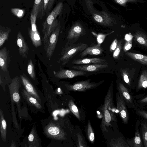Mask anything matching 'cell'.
<instances>
[{
	"label": "cell",
	"instance_id": "11",
	"mask_svg": "<svg viewBox=\"0 0 147 147\" xmlns=\"http://www.w3.org/2000/svg\"><path fill=\"white\" fill-rule=\"evenodd\" d=\"M107 64H94L90 65H76L72 68L76 70L88 72H94L107 68Z\"/></svg>",
	"mask_w": 147,
	"mask_h": 147
},
{
	"label": "cell",
	"instance_id": "2",
	"mask_svg": "<svg viewBox=\"0 0 147 147\" xmlns=\"http://www.w3.org/2000/svg\"><path fill=\"white\" fill-rule=\"evenodd\" d=\"M63 5L61 2H59L48 15L42 24V32L43 34L42 41L45 44L52 32L59 24L56 17L61 13Z\"/></svg>",
	"mask_w": 147,
	"mask_h": 147
},
{
	"label": "cell",
	"instance_id": "27",
	"mask_svg": "<svg viewBox=\"0 0 147 147\" xmlns=\"http://www.w3.org/2000/svg\"><path fill=\"white\" fill-rule=\"evenodd\" d=\"M135 40L139 44L147 47V35L143 32H137L134 35Z\"/></svg>",
	"mask_w": 147,
	"mask_h": 147
},
{
	"label": "cell",
	"instance_id": "37",
	"mask_svg": "<svg viewBox=\"0 0 147 147\" xmlns=\"http://www.w3.org/2000/svg\"><path fill=\"white\" fill-rule=\"evenodd\" d=\"M136 101L138 106L141 108L147 105V95Z\"/></svg>",
	"mask_w": 147,
	"mask_h": 147
},
{
	"label": "cell",
	"instance_id": "41",
	"mask_svg": "<svg viewBox=\"0 0 147 147\" xmlns=\"http://www.w3.org/2000/svg\"><path fill=\"white\" fill-rule=\"evenodd\" d=\"M131 41L127 42L124 47V50L125 51H127L130 49L131 47Z\"/></svg>",
	"mask_w": 147,
	"mask_h": 147
},
{
	"label": "cell",
	"instance_id": "43",
	"mask_svg": "<svg viewBox=\"0 0 147 147\" xmlns=\"http://www.w3.org/2000/svg\"><path fill=\"white\" fill-rule=\"evenodd\" d=\"M118 3L120 4H123L125 3L126 1V0H115Z\"/></svg>",
	"mask_w": 147,
	"mask_h": 147
},
{
	"label": "cell",
	"instance_id": "12",
	"mask_svg": "<svg viewBox=\"0 0 147 147\" xmlns=\"http://www.w3.org/2000/svg\"><path fill=\"white\" fill-rule=\"evenodd\" d=\"M83 29L78 23L74 25L70 28L67 38L69 42L74 41L80 37L84 33Z\"/></svg>",
	"mask_w": 147,
	"mask_h": 147
},
{
	"label": "cell",
	"instance_id": "20",
	"mask_svg": "<svg viewBox=\"0 0 147 147\" xmlns=\"http://www.w3.org/2000/svg\"><path fill=\"white\" fill-rule=\"evenodd\" d=\"M147 88V70H144L142 72L136 88V92L142 89Z\"/></svg>",
	"mask_w": 147,
	"mask_h": 147
},
{
	"label": "cell",
	"instance_id": "15",
	"mask_svg": "<svg viewBox=\"0 0 147 147\" xmlns=\"http://www.w3.org/2000/svg\"><path fill=\"white\" fill-rule=\"evenodd\" d=\"M44 0H34L30 16L36 19L37 18L42 19L43 17Z\"/></svg>",
	"mask_w": 147,
	"mask_h": 147
},
{
	"label": "cell",
	"instance_id": "33",
	"mask_svg": "<svg viewBox=\"0 0 147 147\" xmlns=\"http://www.w3.org/2000/svg\"><path fill=\"white\" fill-rule=\"evenodd\" d=\"M134 110L137 115L147 121V111L139 107L136 109Z\"/></svg>",
	"mask_w": 147,
	"mask_h": 147
},
{
	"label": "cell",
	"instance_id": "4",
	"mask_svg": "<svg viewBox=\"0 0 147 147\" xmlns=\"http://www.w3.org/2000/svg\"><path fill=\"white\" fill-rule=\"evenodd\" d=\"M118 92L125 102L127 107L134 110L138 108L137 101L131 94V91L122 83L119 82L117 85Z\"/></svg>",
	"mask_w": 147,
	"mask_h": 147
},
{
	"label": "cell",
	"instance_id": "25",
	"mask_svg": "<svg viewBox=\"0 0 147 147\" xmlns=\"http://www.w3.org/2000/svg\"><path fill=\"white\" fill-rule=\"evenodd\" d=\"M140 132L144 146L147 147V121L142 119L140 121Z\"/></svg>",
	"mask_w": 147,
	"mask_h": 147
},
{
	"label": "cell",
	"instance_id": "35",
	"mask_svg": "<svg viewBox=\"0 0 147 147\" xmlns=\"http://www.w3.org/2000/svg\"><path fill=\"white\" fill-rule=\"evenodd\" d=\"M77 136L78 143L77 146L78 147H86V144L81 135L79 133H78L77 134Z\"/></svg>",
	"mask_w": 147,
	"mask_h": 147
},
{
	"label": "cell",
	"instance_id": "7",
	"mask_svg": "<svg viewBox=\"0 0 147 147\" xmlns=\"http://www.w3.org/2000/svg\"><path fill=\"white\" fill-rule=\"evenodd\" d=\"M117 107L122 122L125 124H127L129 119V114L126 105L118 92L116 96Z\"/></svg>",
	"mask_w": 147,
	"mask_h": 147
},
{
	"label": "cell",
	"instance_id": "22",
	"mask_svg": "<svg viewBox=\"0 0 147 147\" xmlns=\"http://www.w3.org/2000/svg\"><path fill=\"white\" fill-rule=\"evenodd\" d=\"M29 34L34 46L37 48L42 45V42L40 34L37 30L34 31L31 28L28 29Z\"/></svg>",
	"mask_w": 147,
	"mask_h": 147
},
{
	"label": "cell",
	"instance_id": "10",
	"mask_svg": "<svg viewBox=\"0 0 147 147\" xmlns=\"http://www.w3.org/2000/svg\"><path fill=\"white\" fill-rule=\"evenodd\" d=\"M46 133L51 137L59 140H65L66 134L60 127L54 125H50L46 128Z\"/></svg>",
	"mask_w": 147,
	"mask_h": 147
},
{
	"label": "cell",
	"instance_id": "26",
	"mask_svg": "<svg viewBox=\"0 0 147 147\" xmlns=\"http://www.w3.org/2000/svg\"><path fill=\"white\" fill-rule=\"evenodd\" d=\"M110 146L112 147H130L126 140L122 137L116 138L111 140Z\"/></svg>",
	"mask_w": 147,
	"mask_h": 147
},
{
	"label": "cell",
	"instance_id": "8",
	"mask_svg": "<svg viewBox=\"0 0 147 147\" xmlns=\"http://www.w3.org/2000/svg\"><path fill=\"white\" fill-rule=\"evenodd\" d=\"M86 73L80 70L61 69L55 72L54 75L56 77L61 79L71 78L76 76L85 75Z\"/></svg>",
	"mask_w": 147,
	"mask_h": 147
},
{
	"label": "cell",
	"instance_id": "21",
	"mask_svg": "<svg viewBox=\"0 0 147 147\" xmlns=\"http://www.w3.org/2000/svg\"><path fill=\"white\" fill-rule=\"evenodd\" d=\"M8 52L7 48L4 47L0 50V66L1 70L3 71L7 70V61Z\"/></svg>",
	"mask_w": 147,
	"mask_h": 147
},
{
	"label": "cell",
	"instance_id": "13",
	"mask_svg": "<svg viewBox=\"0 0 147 147\" xmlns=\"http://www.w3.org/2000/svg\"><path fill=\"white\" fill-rule=\"evenodd\" d=\"M20 78L18 76L14 77L9 86L10 92L12 94V98L15 102H18L20 99L19 89L20 84Z\"/></svg>",
	"mask_w": 147,
	"mask_h": 147
},
{
	"label": "cell",
	"instance_id": "28",
	"mask_svg": "<svg viewBox=\"0 0 147 147\" xmlns=\"http://www.w3.org/2000/svg\"><path fill=\"white\" fill-rule=\"evenodd\" d=\"M0 132L2 140L5 142L6 139L7 124L3 117V111L1 109H0Z\"/></svg>",
	"mask_w": 147,
	"mask_h": 147
},
{
	"label": "cell",
	"instance_id": "36",
	"mask_svg": "<svg viewBox=\"0 0 147 147\" xmlns=\"http://www.w3.org/2000/svg\"><path fill=\"white\" fill-rule=\"evenodd\" d=\"M122 47V43L121 41L118 42L117 47L114 51L113 54V56L115 59H117L119 56Z\"/></svg>",
	"mask_w": 147,
	"mask_h": 147
},
{
	"label": "cell",
	"instance_id": "31",
	"mask_svg": "<svg viewBox=\"0 0 147 147\" xmlns=\"http://www.w3.org/2000/svg\"><path fill=\"white\" fill-rule=\"evenodd\" d=\"M10 30L7 31L2 30L1 29L0 30V47H1L5 43V41L8 38Z\"/></svg>",
	"mask_w": 147,
	"mask_h": 147
},
{
	"label": "cell",
	"instance_id": "16",
	"mask_svg": "<svg viewBox=\"0 0 147 147\" xmlns=\"http://www.w3.org/2000/svg\"><path fill=\"white\" fill-rule=\"evenodd\" d=\"M17 44L19 47L20 55L23 57L27 58V55L28 53L29 49L24 37L20 32L17 34Z\"/></svg>",
	"mask_w": 147,
	"mask_h": 147
},
{
	"label": "cell",
	"instance_id": "30",
	"mask_svg": "<svg viewBox=\"0 0 147 147\" xmlns=\"http://www.w3.org/2000/svg\"><path fill=\"white\" fill-rule=\"evenodd\" d=\"M87 133L88 140L91 143H93L95 140V136L94 131L90 120L88 121L87 123Z\"/></svg>",
	"mask_w": 147,
	"mask_h": 147
},
{
	"label": "cell",
	"instance_id": "9",
	"mask_svg": "<svg viewBox=\"0 0 147 147\" xmlns=\"http://www.w3.org/2000/svg\"><path fill=\"white\" fill-rule=\"evenodd\" d=\"M140 125L139 120H137L135 127V132L134 136L129 139L127 138L126 139L127 144L130 147H143V144L139 127Z\"/></svg>",
	"mask_w": 147,
	"mask_h": 147
},
{
	"label": "cell",
	"instance_id": "3",
	"mask_svg": "<svg viewBox=\"0 0 147 147\" xmlns=\"http://www.w3.org/2000/svg\"><path fill=\"white\" fill-rule=\"evenodd\" d=\"M87 47V44L83 43L72 44L66 47L62 51L59 61L62 65L66 64L75 55L82 52Z\"/></svg>",
	"mask_w": 147,
	"mask_h": 147
},
{
	"label": "cell",
	"instance_id": "14",
	"mask_svg": "<svg viewBox=\"0 0 147 147\" xmlns=\"http://www.w3.org/2000/svg\"><path fill=\"white\" fill-rule=\"evenodd\" d=\"M20 77L26 91L41 103V101L40 96L36 90L31 83L26 77L22 75H20Z\"/></svg>",
	"mask_w": 147,
	"mask_h": 147
},
{
	"label": "cell",
	"instance_id": "34",
	"mask_svg": "<svg viewBox=\"0 0 147 147\" xmlns=\"http://www.w3.org/2000/svg\"><path fill=\"white\" fill-rule=\"evenodd\" d=\"M11 11L14 15L19 18L22 17L25 13L24 9L18 8H11Z\"/></svg>",
	"mask_w": 147,
	"mask_h": 147
},
{
	"label": "cell",
	"instance_id": "5",
	"mask_svg": "<svg viewBox=\"0 0 147 147\" xmlns=\"http://www.w3.org/2000/svg\"><path fill=\"white\" fill-rule=\"evenodd\" d=\"M61 26L59 24L52 32L47 42L45 44L44 49L47 57L49 59L52 56L58 40Z\"/></svg>",
	"mask_w": 147,
	"mask_h": 147
},
{
	"label": "cell",
	"instance_id": "23",
	"mask_svg": "<svg viewBox=\"0 0 147 147\" xmlns=\"http://www.w3.org/2000/svg\"><path fill=\"white\" fill-rule=\"evenodd\" d=\"M22 93L23 97L30 105L38 109H40L42 108L40 102L34 97L30 94L26 90H23Z\"/></svg>",
	"mask_w": 147,
	"mask_h": 147
},
{
	"label": "cell",
	"instance_id": "32",
	"mask_svg": "<svg viewBox=\"0 0 147 147\" xmlns=\"http://www.w3.org/2000/svg\"><path fill=\"white\" fill-rule=\"evenodd\" d=\"M27 71L30 77L34 80L35 78L34 69L32 61L31 59L29 60L28 63Z\"/></svg>",
	"mask_w": 147,
	"mask_h": 147
},
{
	"label": "cell",
	"instance_id": "42",
	"mask_svg": "<svg viewBox=\"0 0 147 147\" xmlns=\"http://www.w3.org/2000/svg\"><path fill=\"white\" fill-rule=\"evenodd\" d=\"M49 0H44L43 16L46 14L48 3Z\"/></svg>",
	"mask_w": 147,
	"mask_h": 147
},
{
	"label": "cell",
	"instance_id": "24",
	"mask_svg": "<svg viewBox=\"0 0 147 147\" xmlns=\"http://www.w3.org/2000/svg\"><path fill=\"white\" fill-rule=\"evenodd\" d=\"M126 54L133 60L143 65H147V56L131 52H127Z\"/></svg>",
	"mask_w": 147,
	"mask_h": 147
},
{
	"label": "cell",
	"instance_id": "6",
	"mask_svg": "<svg viewBox=\"0 0 147 147\" xmlns=\"http://www.w3.org/2000/svg\"><path fill=\"white\" fill-rule=\"evenodd\" d=\"M90 80L81 81L72 85H66V88L70 90L85 91L96 88L98 84L95 82H90Z\"/></svg>",
	"mask_w": 147,
	"mask_h": 147
},
{
	"label": "cell",
	"instance_id": "18",
	"mask_svg": "<svg viewBox=\"0 0 147 147\" xmlns=\"http://www.w3.org/2000/svg\"><path fill=\"white\" fill-rule=\"evenodd\" d=\"M103 49L100 45H97L86 48L80 53V55L83 57L87 55H98L101 54Z\"/></svg>",
	"mask_w": 147,
	"mask_h": 147
},
{
	"label": "cell",
	"instance_id": "39",
	"mask_svg": "<svg viewBox=\"0 0 147 147\" xmlns=\"http://www.w3.org/2000/svg\"><path fill=\"white\" fill-rule=\"evenodd\" d=\"M118 43L117 40L116 39H115L113 41L110 47V50L111 52L114 51L117 47Z\"/></svg>",
	"mask_w": 147,
	"mask_h": 147
},
{
	"label": "cell",
	"instance_id": "17",
	"mask_svg": "<svg viewBox=\"0 0 147 147\" xmlns=\"http://www.w3.org/2000/svg\"><path fill=\"white\" fill-rule=\"evenodd\" d=\"M106 60L100 58H90L80 59L73 60L72 63L77 65H82L88 64H106Z\"/></svg>",
	"mask_w": 147,
	"mask_h": 147
},
{
	"label": "cell",
	"instance_id": "40",
	"mask_svg": "<svg viewBox=\"0 0 147 147\" xmlns=\"http://www.w3.org/2000/svg\"><path fill=\"white\" fill-rule=\"evenodd\" d=\"M33 131H31L28 137V141L29 142L32 143L33 142L35 141V138L36 137L34 136V134L33 133Z\"/></svg>",
	"mask_w": 147,
	"mask_h": 147
},
{
	"label": "cell",
	"instance_id": "38",
	"mask_svg": "<svg viewBox=\"0 0 147 147\" xmlns=\"http://www.w3.org/2000/svg\"><path fill=\"white\" fill-rule=\"evenodd\" d=\"M55 0H49L48 6L47 7V9L46 11V13L47 16L49 15V12L51 10L52 7H53L54 3Z\"/></svg>",
	"mask_w": 147,
	"mask_h": 147
},
{
	"label": "cell",
	"instance_id": "29",
	"mask_svg": "<svg viewBox=\"0 0 147 147\" xmlns=\"http://www.w3.org/2000/svg\"><path fill=\"white\" fill-rule=\"evenodd\" d=\"M68 106L70 111L79 120L80 119V117L79 110L74 102L70 100L68 103Z\"/></svg>",
	"mask_w": 147,
	"mask_h": 147
},
{
	"label": "cell",
	"instance_id": "19",
	"mask_svg": "<svg viewBox=\"0 0 147 147\" xmlns=\"http://www.w3.org/2000/svg\"><path fill=\"white\" fill-rule=\"evenodd\" d=\"M93 17L96 22L102 25L109 26L111 24V20L110 17L105 12L100 13H94Z\"/></svg>",
	"mask_w": 147,
	"mask_h": 147
},
{
	"label": "cell",
	"instance_id": "1",
	"mask_svg": "<svg viewBox=\"0 0 147 147\" xmlns=\"http://www.w3.org/2000/svg\"><path fill=\"white\" fill-rule=\"evenodd\" d=\"M103 106V117L100 127L102 132H108V128L111 126V122L117 121L115 113V108L113 102L112 84H111L105 96Z\"/></svg>",
	"mask_w": 147,
	"mask_h": 147
}]
</instances>
